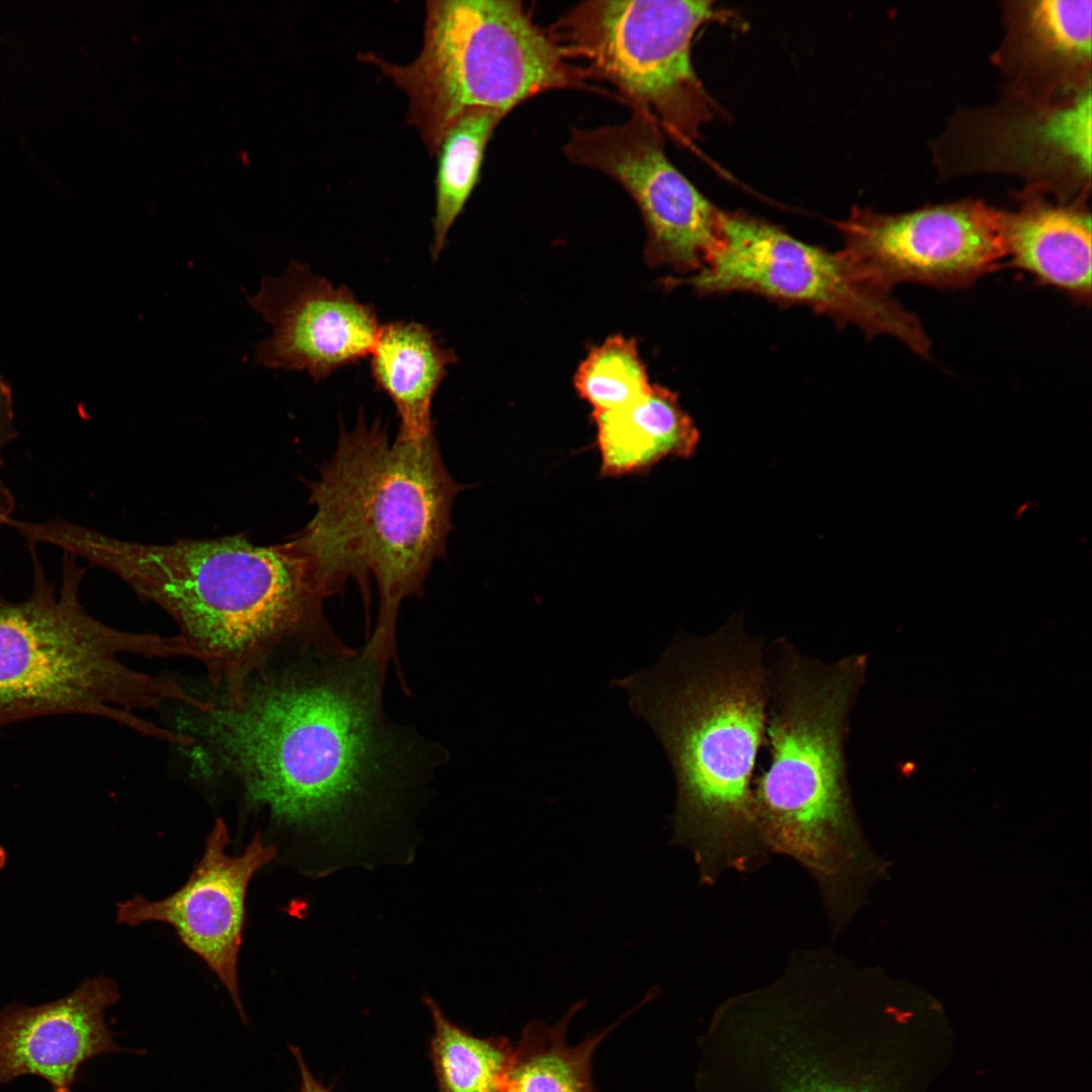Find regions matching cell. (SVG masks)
Masks as SVG:
<instances>
[{"mask_svg": "<svg viewBox=\"0 0 1092 1092\" xmlns=\"http://www.w3.org/2000/svg\"><path fill=\"white\" fill-rule=\"evenodd\" d=\"M257 677L238 705L194 710L184 733L276 821L325 846L360 842L414 777V743L384 717L375 664L313 651L307 665Z\"/></svg>", "mask_w": 1092, "mask_h": 1092, "instance_id": "1", "label": "cell"}, {"mask_svg": "<svg viewBox=\"0 0 1092 1092\" xmlns=\"http://www.w3.org/2000/svg\"><path fill=\"white\" fill-rule=\"evenodd\" d=\"M23 536L112 572L164 609L223 704L240 703L283 642L322 650L341 642L324 614L328 597L290 539L258 545L237 534L149 544L60 518L27 522Z\"/></svg>", "mask_w": 1092, "mask_h": 1092, "instance_id": "2", "label": "cell"}, {"mask_svg": "<svg viewBox=\"0 0 1092 1092\" xmlns=\"http://www.w3.org/2000/svg\"><path fill=\"white\" fill-rule=\"evenodd\" d=\"M764 647L735 614L705 636L679 632L656 664L613 681L664 747L676 786L673 841L693 852L704 883L767 854L753 800L766 731Z\"/></svg>", "mask_w": 1092, "mask_h": 1092, "instance_id": "3", "label": "cell"}, {"mask_svg": "<svg viewBox=\"0 0 1092 1092\" xmlns=\"http://www.w3.org/2000/svg\"><path fill=\"white\" fill-rule=\"evenodd\" d=\"M309 488L314 515L290 540L328 598L349 578L366 598L373 576L379 613L362 654L385 678L396 657L400 604L422 594L434 560L445 555L452 506L464 486L448 472L435 431L390 440L379 420L369 425L360 412L352 430L341 428Z\"/></svg>", "mask_w": 1092, "mask_h": 1092, "instance_id": "4", "label": "cell"}, {"mask_svg": "<svg viewBox=\"0 0 1092 1092\" xmlns=\"http://www.w3.org/2000/svg\"><path fill=\"white\" fill-rule=\"evenodd\" d=\"M764 662L767 754L753 781L757 833L767 853L809 872L827 912L841 914L859 900L868 868L844 751L863 658L827 662L779 637L765 646Z\"/></svg>", "mask_w": 1092, "mask_h": 1092, "instance_id": "5", "label": "cell"}, {"mask_svg": "<svg viewBox=\"0 0 1092 1092\" xmlns=\"http://www.w3.org/2000/svg\"><path fill=\"white\" fill-rule=\"evenodd\" d=\"M861 987L833 952L795 954L775 982L715 1009L697 1092H893L886 1027Z\"/></svg>", "mask_w": 1092, "mask_h": 1092, "instance_id": "6", "label": "cell"}, {"mask_svg": "<svg viewBox=\"0 0 1092 1092\" xmlns=\"http://www.w3.org/2000/svg\"><path fill=\"white\" fill-rule=\"evenodd\" d=\"M26 547L32 566L29 596L13 602L0 592V728L34 717L84 714L168 741L170 730L133 712L168 702L193 707L197 698L169 677L130 668L120 656L190 657L188 646L178 635L126 632L95 619L79 598L87 568L78 558L63 553L57 589L37 544L26 542Z\"/></svg>", "mask_w": 1092, "mask_h": 1092, "instance_id": "7", "label": "cell"}, {"mask_svg": "<svg viewBox=\"0 0 1092 1092\" xmlns=\"http://www.w3.org/2000/svg\"><path fill=\"white\" fill-rule=\"evenodd\" d=\"M408 98L405 121L430 156L463 116L479 110L503 117L545 91L590 88L522 3L513 0H432L424 42L405 65L375 52L358 54Z\"/></svg>", "mask_w": 1092, "mask_h": 1092, "instance_id": "8", "label": "cell"}, {"mask_svg": "<svg viewBox=\"0 0 1092 1092\" xmlns=\"http://www.w3.org/2000/svg\"><path fill=\"white\" fill-rule=\"evenodd\" d=\"M719 17L711 1L594 0L568 10L547 32L586 80L608 82L631 109L689 147L715 114L691 44L703 24Z\"/></svg>", "mask_w": 1092, "mask_h": 1092, "instance_id": "9", "label": "cell"}, {"mask_svg": "<svg viewBox=\"0 0 1092 1092\" xmlns=\"http://www.w3.org/2000/svg\"><path fill=\"white\" fill-rule=\"evenodd\" d=\"M719 249L709 263L668 285L687 284L703 294L750 292L775 302L805 305L868 337L891 336L926 357L930 339L919 318L863 278L842 251L802 242L779 226L743 212H723Z\"/></svg>", "mask_w": 1092, "mask_h": 1092, "instance_id": "10", "label": "cell"}, {"mask_svg": "<svg viewBox=\"0 0 1092 1092\" xmlns=\"http://www.w3.org/2000/svg\"><path fill=\"white\" fill-rule=\"evenodd\" d=\"M631 110L621 124L573 128L565 155L610 176L629 193L645 223L650 265L695 274L720 247L722 211L669 161L664 132L653 118Z\"/></svg>", "mask_w": 1092, "mask_h": 1092, "instance_id": "11", "label": "cell"}, {"mask_svg": "<svg viewBox=\"0 0 1092 1092\" xmlns=\"http://www.w3.org/2000/svg\"><path fill=\"white\" fill-rule=\"evenodd\" d=\"M1004 212L963 201L898 214L853 210L837 223L857 272L891 291L902 283L962 288L1004 260Z\"/></svg>", "mask_w": 1092, "mask_h": 1092, "instance_id": "12", "label": "cell"}, {"mask_svg": "<svg viewBox=\"0 0 1092 1092\" xmlns=\"http://www.w3.org/2000/svg\"><path fill=\"white\" fill-rule=\"evenodd\" d=\"M230 843L228 826L217 818L186 883L161 900L135 896L119 903L116 919L129 926L146 922L172 926L183 944L216 975L246 1023L238 984L246 893L253 876L274 858L276 847L261 833L239 855L228 853Z\"/></svg>", "mask_w": 1092, "mask_h": 1092, "instance_id": "13", "label": "cell"}, {"mask_svg": "<svg viewBox=\"0 0 1092 1092\" xmlns=\"http://www.w3.org/2000/svg\"><path fill=\"white\" fill-rule=\"evenodd\" d=\"M248 303L272 328L257 346L255 363L305 371L314 381L369 357L381 328L372 304L296 261L280 277H264Z\"/></svg>", "mask_w": 1092, "mask_h": 1092, "instance_id": "14", "label": "cell"}, {"mask_svg": "<svg viewBox=\"0 0 1092 1092\" xmlns=\"http://www.w3.org/2000/svg\"><path fill=\"white\" fill-rule=\"evenodd\" d=\"M119 1000L113 980H85L66 997L35 1007L10 1005L0 1013V1085L21 1075L69 1089L87 1060L119 1051L105 1024Z\"/></svg>", "mask_w": 1092, "mask_h": 1092, "instance_id": "15", "label": "cell"}, {"mask_svg": "<svg viewBox=\"0 0 1092 1092\" xmlns=\"http://www.w3.org/2000/svg\"><path fill=\"white\" fill-rule=\"evenodd\" d=\"M1004 260L1078 304L1091 301V216L1075 207L1029 202L1005 213Z\"/></svg>", "mask_w": 1092, "mask_h": 1092, "instance_id": "16", "label": "cell"}, {"mask_svg": "<svg viewBox=\"0 0 1092 1092\" xmlns=\"http://www.w3.org/2000/svg\"><path fill=\"white\" fill-rule=\"evenodd\" d=\"M592 416L601 456L600 474L605 477L646 472L668 457L690 458L700 439L677 395L657 384L627 406Z\"/></svg>", "mask_w": 1092, "mask_h": 1092, "instance_id": "17", "label": "cell"}, {"mask_svg": "<svg viewBox=\"0 0 1092 1092\" xmlns=\"http://www.w3.org/2000/svg\"><path fill=\"white\" fill-rule=\"evenodd\" d=\"M369 357L375 385L400 420L398 432L410 437L434 432L431 407L448 368L457 362L454 350L443 347L425 325L395 321L381 325Z\"/></svg>", "mask_w": 1092, "mask_h": 1092, "instance_id": "18", "label": "cell"}, {"mask_svg": "<svg viewBox=\"0 0 1092 1092\" xmlns=\"http://www.w3.org/2000/svg\"><path fill=\"white\" fill-rule=\"evenodd\" d=\"M648 994L601 1031L585 1036L578 1043L568 1042L572 1017L584 1006L574 1003L555 1023L531 1020L523 1028L506 1075L502 1092H596L593 1081V1058L601 1042L637 1009L648 1003Z\"/></svg>", "mask_w": 1092, "mask_h": 1092, "instance_id": "19", "label": "cell"}, {"mask_svg": "<svg viewBox=\"0 0 1092 1092\" xmlns=\"http://www.w3.org/2000/svg\"><path fill=\"white\" fill-rule=\"evenodd\" d=\"M423 1002L434 1024L429 1057L438 1092H502L514 1052L511 1040L475 1036L451 1022L431 997Z\"/></svg>", "mask_w": 1092, "mask_h": 1092, "instance_id": "20", "label": "cell"}, {"mask_svg": "<svg viewBox=\"0 0 1092 1092\" xmlns=\"http://www.w3.org/2000/svg\"><path fill=\"white\" fill-rule=\"evenodd\" d=\"M502 119L491 111L471 112L449 129L438 148L433 260L440 256L450 229L478 182L486 145Z\"/></svg>", "mask_w": 1092, "mask_h": 1092, "instance_id": "21", "label": "cell"}, {"mask_svg": "<svg viewBox=\"0 0 1092 1092\" xmlns=\"http://www.w3.org/2000/svg\"><path fill=\"white\" fill-rule=\"evenodd\" d=\"M574 386L596 415L629 405L652 385L635 341L616 335L590 350L575 373Z\"/></svg>", "mask_w": 1092, "mask_h": 1092, "instance_id": "22", "label": "cell"}, {"mask_svg": "<svg viewBox=\"0 0 1092 1092\" xmlns=\"http://www.w3.org/2000/svg\"><path fill=\"white\" fill-rule=\"evenodd\" d=\"M1090 0H1043L1029 10L1032 32L1044 49L1074 61L1091 56Z\"/></svg>", "mask_w": 1092, "mask_h": 1092, "instance_id": "23", "label": "cell"}, {"mask_svg": "<svg viewBox=\"0 0 1092 1092\" xmlns=\"http://www.w3.org/2000/svg\"><path fill=\"white\" fill-rule=\"evenodd\" d=\"M1032 138L1074 162L1083 174L1091 170V91L1081 90L1068 104L1051 112L1031 128Z\"/></svg>", "mask_w": 1092, "mask_h": 1092, "instance_id": "24", "label": "cell"}, {"mask_svg": "<svg viewBox=\"0 0 1092 1092\" xmlns=\"http://www.w3.org/2000/svg\"><path fill=\"white\" fill-rule=\"evenodd\" d=\"M14 419L12 390L0 374V527L12 518L15 509L14 494L2 474L5 466L4 450L18 436Z\"/></svg>", "mask_w": 1092, "mask_h": 1092, "instance_id": "25", "label": "cell"}, {"mask_svg": "<svg viewBox=\"0 0 1092 1092\" xmlns=\"http://www.w3.org/2000/svg\"><path fill=\"white\" fill-rule=\"evenodd\" d=\"M289 1050L297 1063L300 1073L299 1092H333L331 1087H326L313 1077L298 1046L290 1045Z\"/></svg>", "mask_w": 1092, "mask_h": 1092, "instance_id": "26", "label": "cell"}, {"mask_svg": "<svg viewBox=\"0 0 1092 1092\" xmlns=\"http://www.w3.org/2000/svg\"><path fill=\"white\" fill-rule=\"evenodd\" d=\"M55 1092H70L69 1089H56Z\"/></svg>", "mask_w": 1092, "mask_h": 1092, "instance_id": "27", "label": "cell"}]
</instances>
